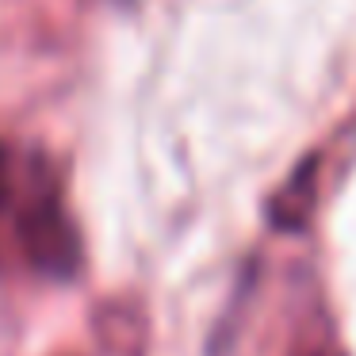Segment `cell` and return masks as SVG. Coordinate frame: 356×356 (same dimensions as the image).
I'll use <instances>...</instances> for the list:
<instances>
[{
  "mask_svg": "<svg viewBox=\"0 0 356 356\" xmlns=\"http://www.w3.org/2000/svg\"><path fill=\"white\" fill-rule=\"evenodd\" d=\"M19 241L27 261L54 280H70L81 268V234L62 211L54 188H42L19 211Z\"/></svg>",
  "mask_w": 356,
  "mask_h": 356,
  "instance_id": "obj_1",
  "label": "cell"
},
{
  "mask_svg": "<svg viewBox=\"0 0 356 356\" xmlns=\"http://www.w3.org/2000/svg\"><path fill=\"white\" fill-rule=\"evenodd\" d=\"M314 203H318V157H307V161L287 177V184L272 195L268 218H272L276 230L299 234L302 226L310 222V215H314Z\"/></svg>",
  "mask_w": 356,
  "mask_h": 356,
  "instance_id": "obj_2",
  "label": "cell"
},
{
  "mask_svg": "<svg viewBox=\"0 0 356 356\" xmlns=\"http://www.w3.org/2000/svg\"><path fill=\"white\" fill-rule=\"evenodd\" d=\"M295 356H341L333 345H299L295 348Z\"/></svg>",
  "mask_w": 356,
  "mask_h": 356,
  "instance_id": "obj_3",
  "label": "cell"
},
{
  "mask_svg": "<svg viewBox=\"0 0 356 356\" xmlns=\"http://www.w3.org/2000/svg\"><path fill=\"white\" fill-rule=\"evenodd\" d=\"M4 192H8V157L0 149V200H4Z\"/></svg>",
  "mask_w": 356,
  "mask_h": 356,
  "instance_id": "obj_4",
  "label": "cell"
}]
</instances>
